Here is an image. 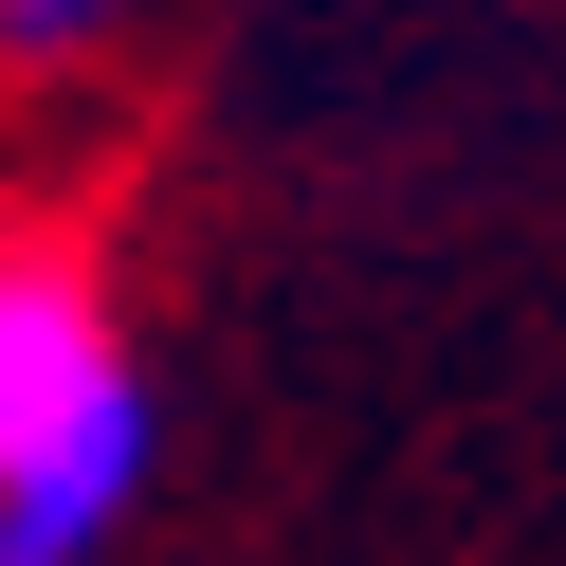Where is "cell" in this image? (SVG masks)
<instances>
[{"label": "cell", "mask_w": 566, "mask_h": 566, "mask_svg": "<svg viewBox=\"0 0 566 566\" xmlns=\"http://www.w3.org/2000/svg\"><path fill=\"white\" fill-rule=\"evenodd\" d=\"M147 0H0V55H111Z\"/></svg>", "instance_id": "3957f363"}, {"label": "cell", "mask_w": 566, "mask_h": 566, "mask_svg": "<svg viewBox=\"0 0 566 566\" xmlns=\"http://www.w3.org/2000/svg\"><path fill=\"white\" fill-rule=\"evenodd\" d=\"M147 457H165L147 402H111L92 439L19 457V475H0V566H111V530L147 512Z\"/></svg>", "instance_id": "7a4b0ae2"}, {"label": "cell", "mask_w": 566, "mask_h": 566, "mask_svg": "<svg viewBox=\"0 0 566 566\" xmlns=\"http://www.w3.org/2000/svg\"><path fill=\"white\" fill-rule=\"evenodd\" d=\"M111 402H147L128 366V311H111V256L74 220H0V475L55 439H92Z\"/></svg>", "instance_id": "6da1fadb"}]
</instances>
